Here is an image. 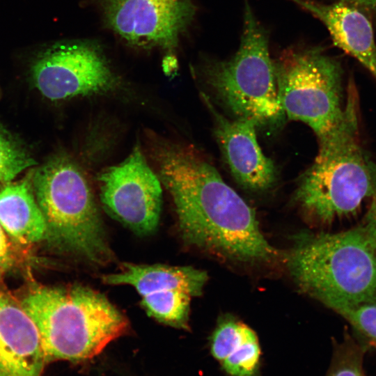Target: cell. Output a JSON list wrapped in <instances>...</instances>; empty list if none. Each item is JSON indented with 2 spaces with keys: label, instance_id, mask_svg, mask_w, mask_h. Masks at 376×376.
Here are the masks:
<instances>
[{
  "label": "cell",
  "instance_id": "cell-14",
  "mask_svg": "<svg viewBox=\"0 0 376 376\" xmlns=\"http://www.w3.org/2000/svg\"><path fill=\"white\" fill-rule=\"evenodd\" d=\"M326 27L334 45L356 58L376 80V43L373 29L359 6L345 0L325 3L291 0Z\"/></svg>",
  "mask_w": 376,
  "mask_h": 376
},
{
  "label": "cell",
  "instance_id": "cell-4",
  "mask_svg": "<svg viewBox=\"0 0 376 376\" xmlns=\"http://www.w3.org/2000/svg\"><path fill=\"white\" fill-rule=\"evenodd\" d=\"M358 125L357 95L350 93L343 120L319 143L295 191L299 206L315 220L329 223L355 214L376 194V165L359 142Z\"/></svg>",
  "mask_w": 376,
  "mask_h": 376
},
{
  "label": "cell",
  "instance_id": "cell-22",
  "mask_svg": "<svg viewBox=\"0 0 376 376\" xmlns=\"http://www.w3.org/2000/svg\"><path fill=\"white\" fill-rule=\"evenodd\" d=\"M358 6L376 10V0H345Z\"/></svg>",
  "mask_w": 376,
  "mask_h": 376
},
{
  "label": "cell",
  "instance_id": "cell-1",
  "mask_svg": "<svg viewBox=\"0 0 376 376\" xmlns=\"http://www.w3.org/2000/svg\"><path fill=\"white\" fill-rule=\"evenodd\" d=\"M151 155L187 242L243 263L269 262L278 256L261 233L254 210L198 152L158 140Z\"/></svg>",
  "mask_w": 376,
  "mask_h": 376
},
{
  "label": "cell",
  "instance_id": "cell-19",
  "mask_svg": "<svg viewBox=\"0 0 376 376\" xmlns=\"http://www.w3.org/2000/svg\"><path fill=\"white\" fill-rule=\"evenodd\" d=\"M368 343L376 347V301L366 302L339 313Z\"/></svg>",
  "mask_w": 376,
  "mask_h": 376
},
{
  "label": "cell",
  "instance_id": "cell-2",
  "mask_svg": "<svg viewBox=\"0 0 376 376\" xmlns=\"http://www.w3.org/2000/svg\"><path fill=\"white\" fill-rule=\"evenodd\" d=\"M20 304L38 330L46 363L90 361L129 329L107 297L82 285L38 287Z\"/></svg>",
  "mask_w": 376,
  "mask_h": 376
},
{
  "label": "cell",
  "instance_id": "cell-12",
  "mask_svg": "<svg viewBox=\"0 0 376 376\" xmlns=\"http://www.w3.org/2000/svg\"><path fill=\"white\" fill-rule=\"evenodd\" d=\"M203 100L214 117L216 139L235 180L252 191L272 187L276 180V169L258 144L257 124L250 120L229 119L214 108L205 95Z\"/></svg>",
  "mask_w": 376,
  "mask_h": 376
},
{
  "label": "cell",
  "instance_id": "cell-10",
  "mask_svg": "<svg viewBox=\"0 0 376 376\" xmlns=\"http://www.w3.org/2000/svg\"><path fill=\"white\" fill-rule=\"evenodd\" d=\"M101 202L114 219L139 235L157 228L162 207V183L141 148L97 176Z\"/></svg>",
  "mask_w": 376,
  "mask_h": 376
},
{
  "label": "cell",
  "instance_id": "cell-11",
  "mask_svg": "<svg viewBox=\"0 0 376 376\" xmlns=\"http://www.w3.org/2000/svg\"><path fill=\"white\" fill-rule=\"evenodd\" d=\"M109 26L128 43L172 49L196 13L191 0H100Z\"/></svg>",
  "mask_w": 376,
  "mask_h": 376
},
{
  "label": "cell",
  "instance_id": "cell-23",
  "mask_svg": "<svg viewBox=\"0 0 376 376\" xmlns=\"http://www.w3.org/2000/svg\"><path fill=\"white\" fill-rule=\"evenodd\" d=\"M2 272H3V270L0 268V276Z\"/></svg>",
  "mask_w": 376,
  "mask_h": 376
},
{
  "label": "cell",
  "instance_id": "cell-15",
  "mask_svg": "<svg viewBox=\"0 0 376 376\" xmlns=\"http://www.w3.org/2000/svg\"><path fill=\"white\" fill-rule=\"evenodd\" d=\"M210 352L228 376H260L261 349L256 333L236 318H221L210 338Z\"/></svg>",
  "mask_w": 376,
  "mask_h": 376
},
{
  "label": "cell",
  "instance_id": "cell-5",
  "mask_svg": "<svg viewBox=\"0 0 376 376\" xmlns=\"http://www.w3.org/2000/svg\"><path fill=\"white\" fill-rule=\"evenodd\" d=\"M32 185L46 222L45 240L95 265L111 260L92 189L74 159L63 155L51 157L33 171Z\"/></svg>",
  "mask_w": 376,
  "mask_h": 376
},
{
  "label": "cell",
  "instance_id": "cell-17",
  "mask_svg": "<svg viewBox=\"0 0 376 376\" xmlns=\"http://www.w3.org/2000/svg\"><path fill=\"white\" fill-rule=\"evenodd\" d=\"M36 164L22 146L0 126V182L11 181Z\"/></svg>",
  "mask_w": 376,
  "mask_h": 376
},
{
  "label": "cell",
  "instance_id": "cell-9",
  "mask_svg": "<svg viewBox=\"0 0 376 376\" xmlns=\"http://www.w3.org/2000/svg\"><path fill=\"white\" fill-rule=\"evenodd\" d=\"M31 74L35 86L51 100L105 95L120 86L101 52L84 42L53 45L38 56Z\"/></svg>",
  "mask_w": 376,
  "mask_h": 376
},
{
  "label": "cell",
  "instance_id": "cell-16",
  "mask_svg": "<svg viewBox=\"0 0 376 376\" xmlns=\"http://www.w3.org/2000/svg\"><path fill=\"white\" fill-rule=\"evenodd\" d=\"M33 173L16 182L0 185V224L17 242L31 244L46 236V222L36 201Z\"/></svg>",
  "mask_w": 376,
  "mask_h": 376
},
{
  "label": "cell",
  "instance_id": "cell-7",
  "mask_svg": "<svg viewBox=\"0 0 376 376\" xmlns=\"http://www.w3.org/2000/svg\"><path fill=\"white\" fill-rule=\"evenodd\" d=\"M273 62L283 113L308 125L322 141L345 115L340 61L320 46L297 45Z\"/></svg>",
  "mask_w": 376,
  "mask_h": 376
},
{
  "label": "cell",
  "instance_id": "cell-8",
  "mask_svg": "<svg viewBox=\"0 0 376 376\" xmlns=\"http://www.w3.org/2000/svg\"><path fill=\"white\" fill-rule=\"evenodd\" d=\"M102 279L109 285L133 286L150 317L186 329L191 300L201 294L207 276L205 272L189 266L123 263L120 272Z\"/></svg>",
  "mask_w": 376,
  "mask_h": 376
},
{
  "label": "cell",
  "instance_id": "cell-6",
  "mask_svg": "<svg viewBox=\"0 0 376 376\" xmlns=\"http://www.w3.org/2000/svg\"><path fill=\"white\" fill-rule=\"evenodd\" d=\"M237 51L228 59L207 61L202 67L207 86L235 118L257 125L277 123L280 104L269 34L244 0L242 31Z\"/></svg>",
  "mask_w": 376,
  "mask_h": 376
},
{
  "label": "cell",
  "instance_id": "cell-13",
  "mask_svg": "<svg viewBox=\"0 0 376 376\" xmlns=\"http://www.w3.org/2000/svg\"><path fill=\"white\" fill-rule=\"evenodd\" d=\"M45 364L35 323L21 304L0 292V376H42Z\"/></svg>",
  "mask_w": 376,
  "mask_h": 376
},
{
  "label": "cell",
  "instance_id": "cell-18",
  "mask_svg": "<svg viewBox=\"0 0 376 376\" xmlns=\"http://www.w3.org/2000/svg\"><path fill=\"white\" fill-rule=\"evenodd\" d=\"M365 347L346 335L335 345L329 369L326 376H366L363 368Z\"/></svg>",
  "mask_w": 376,
  "mask_h": 376
},
{
  "label": "cell",
  "instance_id": "cell-20",
  "mask_svg": "<svg viewBox=\"0 0 376 376\" xmlns=\"http://www.w3.org/2000/svg\"><path fill=\"white\" fill-rule=\"evenodd\" d=\"M13 253L4 230L0 224V268L3 271L13 263Z\"/></svg>",
  "mask_w": 376,
  "mask_h": 376
},
{
  "label": "cell",
  "instance_id": "cell-21",
  "mask_svg": "<svg viewBox=\"0 0 376 376\" xmlns=\"http://www.w3.org/2000/svg\"><path fill=\"white\" fill-rule=\"evenodd\" d=\"M370 240L376 245V194L372 197V201L365 217L363 225Z\"/></svg>",
  "mask_w": 376,
  "mask_h": 376
},
{
  "label": "cell",
  "instance_id": "cell-3",
  "mask_svg": "<svg viewBox=\"0 0 376 376\" xmlns=\"http://www.w3.org/2000/svg\"><path fill=\"white\" fill-rule=\"evenodd\" d=\"M287 264L302 292L338 313L376 300V245L363 226L299 235Z\"/></svg>",
  "mask_w": 376,
  "mask_h": 376
}]
</instances>
